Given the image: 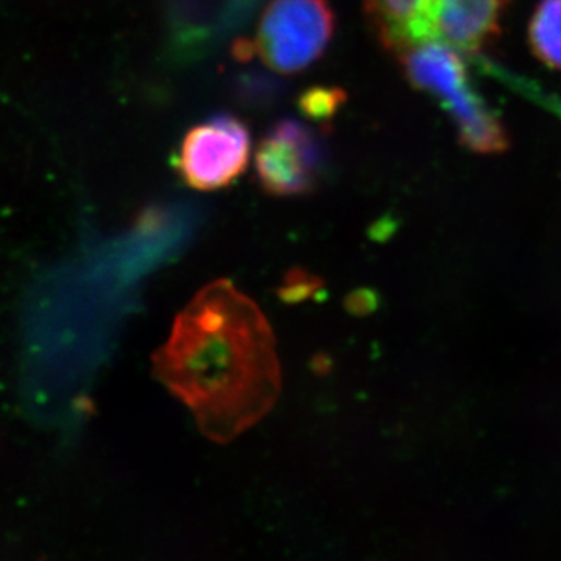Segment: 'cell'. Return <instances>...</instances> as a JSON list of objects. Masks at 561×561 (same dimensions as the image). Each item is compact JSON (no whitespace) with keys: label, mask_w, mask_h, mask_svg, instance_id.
Returning <instances> with one entry per match:
<instances>
[{"label":"cell","mask_w":561,"mask_h":561,"mask_svg":"<svg viewBox=\"0 0 561 561\" xmlns=\"http://www.w3.org/2000/svg\"><path fill=\"white\" fill-rule=\"evenodd\" d=\"M151 370L216 443L260 423L283 389L271 324L228 279L203 287L176 316Z\"/></svg>","instance_id":"cell-1"},{"label":"cell","mask_w":561,"mask_h":561,"mask_svg":"<svg viewBox=\"0 0 561 561\" xmlns=\"http://www.w3.org/2000/svg\"><path fill=\"white\" fill-rule=\"evenodd\" d=\"M400 58L413 87L430 92L448 111L467 149L485 154L508 149L507 131L471 87L460 51L423 46L405 51Z\"/></svg>","instance_id":"cell-3"},{"label":"cell","mask_w":561,"mask_h":561,"mask_svg":"<svg viewBox=\"0 0 561 561\" xmlns=\"http://www.w3.org/2000/svg\"><path fill=\"white\" fill-rule=\"evenodd\" d=\"M376 306H378V298H376L375 291L370 290H362L351 300V309L354 312L368 313L375 311Z\"/></svg>","instance_id":"cell-9"},{"label":"cell","mask_w":561,"mask_h":561,"mask_svg":"<svg viewBox=\"0 0 561 561\" xmlns=\"http://www.w3.org/2000/svg\"><path fill=\"white\" fill-rule=\"evenodd\" d=\"M345 101V95L335 88H312L302 92L300 110L306 116L316 121H327L337 113L339 106Z\"/></svg>","instance_id":"cell-8"},{"label":"cell","mask_w":561,"mask_h":561,"mask_svg":"<svg viewBox=\"0 0 561 561\" xmlns=\"http://www.w3.org/2000/svg\"><path fill=\"white\" fill-rule=\"evenodd\" d=\"M254 175L273 197L311 194L324 176L323 142L298 121L276 122L257 146Z\"/></svg>","instance_id":"cell-6"},{"label":"cell","mask_w":561,"mask_h":561,"mask_svg":"<svg viewBox=\"0 0 561 561\" xmlns=\"http://www.w3.org/2000/svg\"><path fill=\"white\" fill-rule=\"evenodd\" d=\"M236 5H250V2H253V0H234Z\"/></svg>","instance_id":"cell-10"},{"label":"cell","mask_w":561,"mask_h":561,"mask_svg":"<svg viewBox=\"0 0 561 561\" xmlns=\"http://www.w3.org/2000/svg\"><path fill=\"white\" fill-rule=\"evenodd\" d=\"M251 138L241 119L228 114L191 128L181 140L175 171L192 190L213 192L231 186L249 168Z\"/></svg>","instance_id":"cell-5"},{"label":"cell","mask_w":561,"mask_h":561,"mask_svg":"<svg viewBox=\"0 0 561 561\" xmlns=\"http://www.w3.org/2000/svg\"><path fill=\"white\" fill-rule=\"evenodd\" d=\"M529 38L538 60L561 69V0H541L530 21Z\"/></svg>","instance_id":"cell-7"},{"label":"cell","mask_w":561,"mask_h":561,"mask_svg":"<svg viewBox=\"0 0 561 561\" xmlns=\"http://www.w3.org/2000/svg\"><path fill=\"white\" fill-rule=\"evenodd\" d=\"M508 0H365L376 38L398 57L423 46L478 51L500 33Z\"/></svg>","instance_id":"cell-2"},{"label":"cell","mask_w":561,"mask_h":561,"mask_svg":"<svg viewBox=\"0 0 561 561\" xmlns=\"http://www.w3.org/2000/svg\"><path fill=\"white\" fill-rule=\"evenodd\" d=\"M334 31L330 0H272L262 13L254 38L236 44V57H260L280 76H295L323 57Z\"/></svg>","instance_id":"cell-4"}]
</instances>
